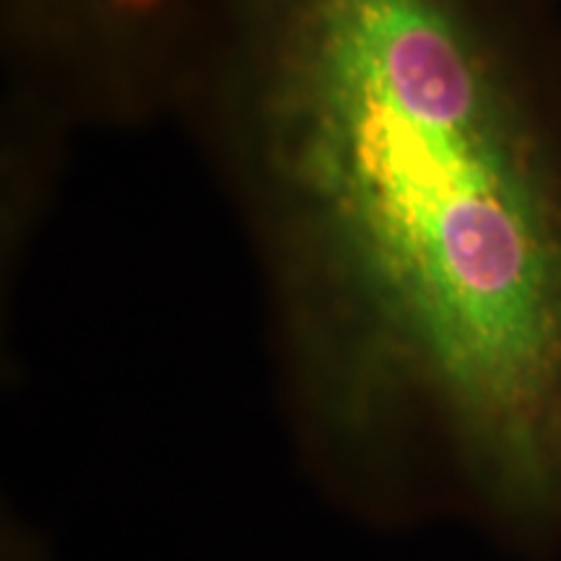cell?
Masks as SVG:
<instances>
[{
	"label": "cell",
	"mask_w": 561,
	"mask_h": 561,
	"mask_svg": "<svg viewBox=\"0 0 561 561\" xmlns=\"http://www.w3.org/2000/svg\"><path fill=\"white\" fill-rule=\"evenodd\" d=\"M533 0H203L191 58L297 450L351 517L561 528V151Z\"/></svg>",
	"instance_id": "obj_1"
},
{
	"label": "cell",
	"mask_w": 561,
	"mask_h": 561,
	"mask_svg": "<svg viewBox=\"0 0 561 561\" xmlns=\"http://www.w3.org/2000/svg\"><path fill=\"white\" fill-rule=\"evenodd\" d=\"M198 16L201 0H3L13 50L102 83L178 62Z\"/></svg>",
	"instance_id": "obj_2"
}]
</instances>
